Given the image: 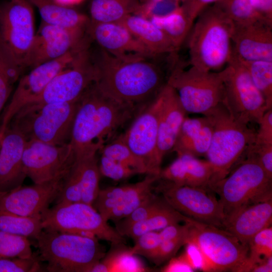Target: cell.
Returning a JSON list of instances; mask_svg holds the SVG:
<instances>
[{
	"mask_svg": "<svg viewBox=\"0 0 272 272\" xmlns=\"http://www.w3.org/2000/svg\"><path fill=\"white\" fill-rule=\"evenodd\" d=\"M91 53L94 83L106 95L141 109L152 102L167 84V76L155 58L115 56L99 47Z\"/></svg>",
	"mask_w": 272,
	"mask_h": 272,
	"instance_id": "6da1fadb",
	"label": "cell"
},
{
	"mask_svg": "<svg viewBox=\"0 0 272 272\" xmlns=\"http://www.w3.org/2000/svg\"><path fill=\"white\" fill-rule=\"evenodd\" d=\"M143 109L114 100L93 83L78 100L70 142L74 152L104 142Z\"/></svg>",
	"mask_w": 272,
	"mask_h": 272,
	"instance_id": "7a4b0ae2",
	"label": "cell"
},
{
	"mask_svg": "<svg viewBox=\"0 0 272 272\" xmlns=\"http://www.w3.org/2000/svg\"><path fill=\"white\" fill-rule=\"evenodd\" d=\"M195 21L187 37L189 64L216 72L232 57L234 23L215 4L203 9Z\"/></svg>",
	"mask_w": 272,
	"mask_h": 272,
	"instance_id": "3957f363",
	"label": "cell"
},
{
	"mask_svg": "<svg viewBox=\"0 0 272 272\" xmlns=\"http://www.w3.org/2000/svg\"><path fill=\"white\" fill-rule=\"evenodd\" d=\"M203 116L211 121L213 133L206 155L213 173L209 188L227 176L255 141L256 132L235 119L221 102Z\"/></svg>",
	"mask_w": 272,
	"mask_h": 272,
	"instance_id": "277c9868",
	"label": "cell"
},
{
	"mask_svg": "<svg viewBox=\"0 0 272 272\" xmlns=\"http://www.w3.org/2000/svg\"><path fill=\"white\" fill-rule=\"evenodd\" d=\"M41 259L53 272H89L105 255L98 238L43 230L36 238Z\"/></svg>",
	"mask_w": 272,
	"mask_h": 272,
	"instance_id": "5b68a950",
	"label": "cell"
},
{
	"mask_svg": "<svg viewBox=\"0 0 272 272\" xmlns=\"http://www.w3.org/2000/svg\"><path fill=\"white\" fill-rule=\"evenodd\" d=\"M243 156L227 176L210 188L219 195L225 220L245 206L271 198L272 178L253 154L247 150Z\"/></svg>",
	"mask_w": 272,
	"mask_h": 272,
	"instance_id": "8992f818",
	"label": "cell"
},
{
	"mask_svg": "<svg viewBox=\"0 0 272 272\" xmlns=\"http://www.w3.org/2000/svg\"><path fill=\"white\" fill-rule=\"evenodd\" d=\"M77 103L78 101L28 104L21 109L8 125L18 130L26 141L55 145L69 144Z\"/></svg>",
	"mask_w": 272,
	"mask_h": 272,
	"instance_id": "52a82bcc",
	"label": "cell"
},
{
	"mask_svg": "<svg viewBox=\"0 0 272 272\" xmlns=\"http://www.w3.org/2000/svg\"><path fill=\"white\" fill-rule=\"evenodd\" d=\"M167 83L177 92L187 113L203 115L223 101L222 70L205 71L192 66L185 70L181 63H172Z\"/></svg>",
	"mask_w": 272,
	"mask_h": 272,
	"instance_id": "ba28073f",
	"label": "cell"
},
{
	"mask_svg": "<svg viewBox=\"0 0 272 272\" xmlns=\"http://www.w3.org/2000/svg\"><path fill=\"white\" fill-rule=\"evenodd\" d=\"M43 230L77 234L123 244L121 234L111 227L93 207L83 202L56 203L41 216Z\"/></svg>",
	"mask_w": 272,
	"mask_h": 272,
	"instance_id": "9c48e42d",
	"label": "cell"
},
{
	"mask_svg": "<svg viewBox=\"0 0 272 272\" xmlns=\"http://www.w3.org/2000/svg\"><path fill=\"white\" fill-rule=\"evenodd\" d=\"M184 223L189 227L187 241L199 247L212 271H240L248 257V246L225 230L188 217Z\"/></svg>",
	"mask_w": 272,
	"mask_h": 272,
	"instance_id": "30bf717a",
	"label": "cell"
},
{
	"mask_svg": "<svg viewBox=\"0 0 272 272\" xmlns=\"http://www.w3.org/2000/svg\"><path fill=\"white\" fill-rule=\"evenodd\" d=\"M224 78V99L232 116L249 125L258 123L268 109L265 99L253 82L248 72L239 59L232 54L222 70Z\"/></svg>",
	"mask_w": 272,
	"mask_h": 272,
	"instance_id": "8fae6325",
	"label": "cell"
},
{
	"mask_svg": "<svg viewBox=\"0 0 272 272\" xmlns=\"http://www.w3.org/2000/svg\"><path fill=\"white\" fill-rule=\"evenodd\" d=\"M35 34L33 6L28 0L0 4V41L23 71Z\"/></svg>",
	"mask_w": 272,
	"mask_h": 272,
	"instance_id": "7c38bea8",
	"label": "cell"
},
{
	"mask_svg": "<svg viewBox=\"0 0 272 272\" xmlns=\"http://www.w3.org/2000/svg\"><path fill=\"white\" fill-rule=\"evenodd\" d=\"M158 180L160 182L155 189L173 209L197 221L223 228L226 218L223 207L206 189Z\"/></svg>",
	"mask_w": 272,
	"mask_h": 272,
	"instance_id": "4fadbf2b",
	"label": "cell"
},
{
	"mask_svg": "<svg viewBox=\"0 0 272 272\" xmlns=\"http://www.w3.org/2000/svg\"><path fill=\"white\" fill-rule=\"evenodd\" d=\"M94 79L91 52L88 47L81 50L73 61L56 75L41 94L29 104L77 101Z\"/></svg>",
	"mask_w": 272,
	"mask_h": 272,
	"instance_id": "5bb4252c",
	"label": "cell"
},
{
	"mask_svg": "<svg viewBox=\"0 0 272 272\" xmlns=\"http://www.w3.org/2000/svg\"><path fill=\"white\" fill-rule=\"evenodd\" d=\"M161 103L160 92L134 117L129 127L121 134L124 143L145 164L148 174L157 176L162 163L157 153L158 125Z\"/></svg>",
	"mask_w": 272,
	"mask_h": 272,
	"instance_id": "9a60e30c",
	"label": "cell"
},
{
	"mask_svg": "<svg viewBox=\"0 0 272 272\" xmlns=\"http://www.w3.org/2000/svg\"><path fill=\"white\" fill-rule=\"evenodd\" d=\"M74 158L70 143L55 145L28 141L23 154L24 171L34 183H42L64 177Z\"/></svg>",
	"mask_w": 272,
	"mask_h": 272,
	"instance_id": "2e32d148",
	"label": "cell"
},
{
	"mask_svg": "<svg viewBox=\"0 0 272 272\" xmlns=\"http://www.w3.org/2000/svg\"><path fill=\"white\" fill-rule=\"evenodd\" d=\"M87 28L69 29L42 22L35 32L26 60L25 69H32L90 45L92 40Z\"/></svg>",
	"mask_w": 272,
	"mask_h": 272,
	"instance_id": "e0dca14e",
	"label": "cell"
},
{
	"mask_svg": "<svg viewBox=\"0 0 272 272\" xmlns=\"http://www.w3.org/2000/svg\"><path fill=\"white\" fill-rule=\"evenodd\" d=\"M85 47L72 51L58 58L41 63L19 80L9 104L1 118L0 126L7 127L23 107L38 98L51 80L68 66Z\"/></svg>",
	"mask_w": 272,
	"mask_h": 272,
	"instance_id": "ac0fdd59",
	"label": "cell"
},
{
	"mask_svg": "<svg viewBox=\"0 0 272 272\" xmlns=\"http://www.w3.org/2000/svg\"><path fill=\"white\" fill-rule=\"evenodd\" d=\"M64 177L21 186L0 194V210L24 216L41 217L56 198Z\"/></svg>",
	"mask_w": 272,
	"mask_h": 272,
	"instance_id": "d6986e66",
	"label": "cell"
},
{
	"mask_svg": "<svg viewBox=\"0 0 272 272\" xmlns=\"http://www.w3.org/2000/svg\"><path fill=\"white\" fill-rule=\"evenodd\" d=\"M87 32L100 48L115 56L157 58L119 23H97L90 21Z\"/></svg>",
	"mask_w": 272,
	"mask_h": 272,
	"instance_id": "ffe728a7",
	"label": "cell"
},
{
	"mask_svg": "<svg viewBox=\"0 0 272 272\" xmlns=\"http://www.w3.org/2000/svg\"><path fill=\"white\" fill-rule=\"evenodd\" d=\"M232 54L246 61H272V26L257 21L234 23Z\"/></svg>",
	"mask_w": 272,
	"mask_h": 272,
	"instance_id": "44dd1931",
	"label": "cell"
},
{
	"mask_svg": "<svg viewBox=\"0 0 272 272\" xmlns=\"http://www.w3.org/2000/svg\"><path fill=\"white\" fill-rule=\"evenodd\" d=\"M26 143L18 130L7 126L0 148V194L22 186L27 177L23 164Z\"/></svg>",
	"mask_w": 272,
	"mask_h": 272,
	"instance_id": "7402d4cb",
	"label": "cell"
},
{
	"mask_svg": "<svg viewBox=\"0 0 272 272\" xmlns=\"http://www.w3.org/2000/svg\"><path fill=\"white\" fill-rule=\"evenodd\" d=\"M162 103L158 119L157 153L162 163L171 152L180 127L187 116L175 90L167 83L161 92Z\"/></svg>",
	"mask_w": 272,
	"mask_h": 272,
	"instance_id": "603a6c76",
	"label": "cell"
},
{
	"mask_svg": "<svg viewBox=\"0 0 272 272\" xmlns=\"http://www.w3.org/2000/svg\"><path fill=\"white\" fill-rule=\"evenodd\" d=\"M272 223L271 198L247 205L227 219L223 228L244 245Z\"/></svg>",
	"mask_w": 272,
	"mask_h": 272,
	"instance_id": "cb8c5ba5",
	"label": "cell"
},
{
	"mask_svg": "<svg viewBox=\"0 0 272 272\" xmlns=\"http://www.w3.org/2000/svg\"><path fill=\"white\" fill-rule=\"evenodd\" d=\"M177 155V158L165 168V178L177 185L209 188L213 173L210 162L188 154Z\"/></svg>",
	"mask_w": 272,
	"mask_h": 272,
	"instance_id": "d4e9b609",
	"label": "cell"
},
{
	"mask_svg": "<svg viewBox=\"0 0 272 272\" xmlns=\"http://www.w3.org/2000/svg\"><path fill=\"white\" fill-rule=\"evenodd\" d=\"M212 133V123L207 116L193 118L186 116L172 151L177 155L188 154L196 157L206 156Z\"/></svg>",
	"mask_w": 272,
	"mask_h": 272,
	"instance_id": "484cf974",
	"label": "cell"
},
{
	"mask_svg": "<svg viewBox=\"0 0 272 272\" xmlns=\"http://www.w3.org/2000/svg\"><path fill=\"white\" fill-rule=\"evenodd\" d=\"M117 23L124 27L155 57L176 54L178 51L166 35L148 19L132 14Z\"/></svg>",
	"mask_w": 272,
	"mask_h": 272,
	"instance_id": "4316f807",
	"label": "cell"
},
{
	"mask_svg": "<svg viewBox=\"0 0 272 272\" xmlns=\"http://www.w3.org/2000/svg\"><path fill=\"white\" fill-rule=\"evenodd\" d=\"M39 12L42 22L69 29L87 28L90 21L86 15L72 7L54 0H28Z\"/></svg>",
	"mask_w": 272,
	"mask_h": 272,
	"instance_id": "83f0119b",
	"label": "cell"
},
{
	"mask_svg": "<svg viewBox=\"0 0 272 272\" xmlns=\"http://www.w3.org/2000/svg\"><path fill=\"white\" fill-rule=\"evenodd\" d=\"M158 179L157 176L147 174L142 180L128 184L121 202L108 214L107 221L116 223L129 215L152 192L153 185Z\"/></svg>",
	"mask_w": 272,
	"mask_h": 272,
	"instance_id": "f1b7e54d",
	"label": "cell"
},
{
	"mask_svg": "<svg viewBox=\"0 0 272 272\" xmlns=\"http://www.w3.org/2000/svg\"><path fill=\"white\" fill-rule=\"evenodd\" d=\"M140 5L139 0H91L90 19L97 23H117L134 14Z\"/></svg>",
	"mask_w": 272,
	"mask_h": 272,
	"instance_id": "f546056e",
	"label": "cell"
},
{
	"mask_svg": "<svg viewBox=\"0 0 272 272\" xmlns=\"http://www.w3.org/2000/svg\"><path fill=\"white\" fill-rule=\"evenodd\" d=\"M187 218L165 201L149 217L133 225L124 231L122 235L127 236L134 241L139 236L146 232L160 231L171 224L185 222Z\"/></svg>",
	"mask_w": 272,
	"mask_h": 272,
	"instance_id": "4dcf8cb0",
	"label": "cell"
},
{
	"mask_svg": "<svg viewBox=\"0 0 272 272\" xmlns=\"http://www.w3.org/2000/svg\"><path fill=\"white\" fill-rule=\"evenodd\" d=\"M149 20L166 35L178 50L187 38L194 22L182 4L168 16Z\"/></svg>",
	"mask_w": 272,
	"mask_h": 272,
	"instance_id": "1f68e13d",
	"label": "cell"
},
{
	"mask_svg": "<svg viewBox=\"0 0 272 272\" xmlns=\"http://www.w3.org/2000/svg\"><path fill=\"white\" fill-rule=\"evenodd\" d=\"M134 255L130 248H116L95 263L89 272L148 271V268Z\"/></svg>",
	"mask_w": 272,
	"mask_h": 272,
	"instance_id": "d6a6232c",
	"label": "cell"
},
{
	"mask_svg": "<svg viewBox=\"0 0 272 272\" xmlns=\"http://www.w3.org/2000/svg\"><path fill=\"white\" fill-rule=\"evenodd\" d=\"M41 217H28L0 210V231L37 238L43 230Z\"/></svg>",
	"mask_w": 272,
	"mask_h": 272,
	"instance_id": "836d02e7",
	"label": "cell"
},
{
	"mask_svg": "<svg viewBox=\"0 0 272 272\" xmlns=\"http://www.w3.org/2000/svg\"><path fill=\"white\" fill-rule=\"evenodd\" d=\"M23 72L0 41V115L14 84Z\"/></svg>",
	"mask_w": 272,
	"mask_h": 272,
	"instance_id": "e575fe53",
	"label": "cell"
},
{
	"mask_svg": "<svg viewBox=\"0 0 272 272\" xmlns=\"http://www.w3.org/2000/svg\"><path fill=\"white\" fill-rule=\"evenodd\" d=\"M239 59L246 69L256 88L263 96L267 109H272V61Z\"/></svg>",
	"mask_w": 272,
	"mask_h": 272,
	"instance_id": "d590c367",
	"label": "cell"
},
{
	"mask_svg": "<svg viewBox=\"0 0 272 272\" xmlns=\"http://www.w3.org/2000/svg\"><path fill=\"white\" fill-rule=\"evenodd\" d=\"M248 254L240 271H251L253 267L265 258L272 256V227L258 232L248 243Z\"/></svg>",
	"mask_w": 272,
	"mask_h": 272,
	"instance_id": "8d00e7d4",
	"label": "cell"
},
{
	"mask_svg": "<svg viewBox=\"0 0 272 272\" xmlns=\"http://www.w3.org/2000/svg\"><path fill=\"white\" fill-rule=\"evenodd\" d=\"M101 155L117 161L135 170L138 174H148L144 162L128 148L121 135L100 149Z\"/></svg>",
	"mask_w": 272,
	"mask_h": 272,
	"instance_id": "74e56055",
	"label": "cell"
},
{
	"mask_svg": "<svg viewBox=\"0 0 272 272\" xmlns=\"http://www.w3.org/2000/svg\"><path fill=\"white\" fill-rule=\"evenodd\" d=\"M33 257L27 237L0 231V259Z\"/></svg>",
	"mask_w": 272,
	"mask_h": 272,
	"instance_id": "f35d334b",
	"label": "cell"
},
{
	"mask_svg": "<svg viewBox=\"0 0 272 272\" xmlns=\"http://www.w3.org/2000/svg\"><path fill=\"white\" fill-rule=\"evenodd\" d=\"M165 200L151 192L144 201L129 215L115 223L116 230L122 234L133 225L142 222L159 209Z\"/></svg>",
	"mask_w": 272,
	"mask_h": 272,
	"instance_id": "ab89813d",
	"label": "cell"
},
{
	"mask_svg": "<svg viewBox=\"0 0 272 272\" xmlns=\"http://www.w3.org/2000/svg\"><path fill=\"white\" fill-rule=\"evenodd\" d=\"M214 4L223 11L235 24L262 21L252 9L250 0H218Z\"/></svg>",
	"mask_w": 272,
	"mask_h": 272,
	"instance_id": "60d3db41",
	"label": "cell"
},
{
	"mask_svg": "<svg viewBox=\"0 0 272 272\" xmlns=\"http://www.w3.org/2000/svg\"><path fill=\"white\" fill-rule=\"evenodd\" d=\"M127 186L128 184L100 189L93 205L95 206V209L107 222L108 214L120 203Z\"/></svg>",
	"mask_w": 272,
	"mask_h": 272,
	"instance_id": "b9f144b4",
	"label": "cell"
},
{
	"mask_svg": "<svg viewBox=\"0 0 272 272\" xmlns=\"http://www.w3.org/2000/svg\"><path fill=\"white\" fill-rule=\"evenodd\" d=\"M182 0H157L150 3L141 4L133 14L150 20L168 16L178 9Z\"/></svg>",
	"mask_w": 272,
	"mask_h": 272,
	"instance_id": "7bdbcfd3",
	"label": "cell"
},
{
	"mask_svg": "<svg viewBox=\"0 0 272 272\" xmlns=\"http://www.w3.org/2000/svg\"><path fill=\"white\" fill-rule=\"evenodd\" d=\"M99 168L100 174L114 180L125 179L138 174L129 167L102 155Z\"/></svg>",
	"mask_w": 272,
	"mask_h": 272,
	"instance_id": "ee69618b",
	"label": "cell"
},
{
	"mask_svg": "<svg viewBox=\"0 0 272 272\" xmlns=\"http://www.w3.org/2000/svg\"><path fill=\"white\" fill-rule=\"evenodd\" d=\"M187 238L188 235L161 242L150 260L156 265L169 260L182 246L185 245Z\"/></svg>",
	"mask_w": 272,
	"mask_h": 272,
	"instance_id": "f6af8a7d",
	"label": "cell"
},
{
	"mask_svg": "<svg viewBox=\"0 0 272 272\" xmlns=\"http://www.w3.org/2000/svg\"><path fill=\"white\" fill-rule=\"evenodd\" d=\"M161 242L157 231L146 232L139 236L135 240L133 247L130 248L134 255H140L150 259Z\"/></svg>",
	"mask_w": 272,
	"mask_h": 272,
	"instance_id": "bcb514c9",
	"label": "cell"
},
{
	"mask_svg": "<svg viewBox=\"0 0 272 272\" xmlns=\"http://www.w3.org/2000/svg\"><path fill=\"white\" fill-rule=\"evenodd\" d=\"M39 269V263L34 256L28 258L0 259V272H31Z\"/></svg>",
	"mask_w": 272,
	"mask_h": 272,
	"instance_id": "7dc6e473",
	"label": "cell"
},
{
	"mask_svg": "<svg viewBox=\"0 0 272 272\" xmlns=\"http://www.w3.org/2000/svg\"><path fill=\"white\" fill-rule=\"evenodd\" d=\"M185 245V251L182 254L194 270L212 271L202 252L194 242L187 241Z\"/></svg>",
	"mask_w": 272,
	"mask_h": 272,
	"instance_id": "c3c4849f",
	"label": "cell"
},
{
	"mask_svg": "<svg viewBox=\"0 0 272 272\" xmlns=\"http://www.w3.org/2000/svg\"><path fill=\"white\" fill-rule=\"evenodd\" d=\"M247 150L254 155L265 173L272 178V144L254 142Z\"/></svg>",
	"mask_w": 272,
	"mask_h": 272,
	"instance_id": "681fc988",
	"label": "cell"
},
{
	"mask_svg": "<svg viewBox=\"0 0 272 272\" xmlns=\"http://www.w3.org/2000/svg\"><path fill=\"white\" fill-rule=\"evenodd\" d=\"M259 128L254 142L272 144V109L267 110L258 123Z\"/></svg>",
	"mask_w": 272,
	"mask_h": 272,
	"instance_id": "f907efd6",
	"label": "cell"
},
{
	"mask_svg": "<svg viewBox=\"0 0 272 272\" xmlns=\"http://www.w3.org/2000/svg\"><path fill=\"white\" fill-rule=\"evenodd\" d=\"M250 3L259 19L272 26V0H250Z\"/></svg>",
	"mask_w": 272,
	"mask_h": 272,
	"instance_id": "816d5d0a",
	"label": "cell"
},
{
	"mask_svg": "<svg viewBox=\"0 0 272 272\" xmlns=\"http://www.w3.org/2000/svg\"><path fill=\"white\" fill-rule=\"evenodd\" d=\"M188 230V225L186 223L183 225L175 223L167 226L160 230L159 233L162 242L187 235Z\"/></svg>",
	"mask_w": 272,
	"mask_h": 272,
	"instance_id": "f5cc1de1",
	"label": "cell"
},
{
	"mask_svg": "<svg viewBox=\"0 0 272 272\" xmlns=\"http://www.w3.org/2000/svg\"><path fill=\"white\" fill-rule=\"evenodd\" d=\"M218 0H185L182 4L190 18L195 21L201 11Z\"/></svg>",
	"mask_w": 272,
	"mask_h": 272,
	"instance_id": "db71d44e",
	"label": "cell"
},
{
	"mask_svg": "<svg viewBox=\"0 0 272 272\" xmlns=\"http://www.w3.org/2000/svg\"><path fill=\"white\" fill-rule=\"evenodd\" d=\"M164 272H192L194 270L187 262L182 254L169 259V262L163 267Z\"/></svg>",
	"mask_w": 272,
	"mask_h": 272,
	"instance_id": "11a10c76",
	"label": "cell"
},
{
	"mask_svg": "<svg viewBox=\"0 0 272 272\" xmlns=\"http://www.w3.org/2000/svg\"><path fill=\"white\" fill-rule=\"evenodd\" d=\"M252 272H271L272 271V256L265 258L261 262L256 264L252 269Z\"/></svg>",
	"mask_w": 272,
	"mask_h": 272,
	"instance_id": "9f6ffc18",
	"label": "cell"
},
{
	"mask_svg": "<svg viewBox=\"0 0 272 272\" xmlns=\"http://www.w3.org/2000/svg\"><path fill=\"white\" fill-rule=\"evenodd\" d=\"M57 3L61 5L68 6L73 7V6L78 5L84 0H54Z\"/></svg>",
	"mask_w": 272,
	"mask_h": 272,
	"instance_id": "6f0895ef",
	"label": "cell"
},
{
	"mask_svg": "<svg viewBox=\"0 0 272 272\" xmlns=\"http://www.w3.org/2000/svg\"><path fill=\"white\" fill-rule=\"evenodd\" d=\"M6 128V127L3 126H0V148Z\"/></svg>",
	"mask_w": 272,
	"mask_h": 272,
	"instance_id": "680465c9",
	"label": "cell"
},
{
	"mask_svg": "<svg viewBox=\"0 0 272 272\" xmlns=\"http://www.w3.org/2000/svg\"><path fill=\"white\" fill-rule=\"evenodd\" d=\"M157 0H139V2L141 4H148L154 1H156ZM183 2H184L185 0H182Z\"/></svg>",
	"mask_w": 272,
	"mask_h": 272,
	"instance_id": "91938a15",
	"label": "cell"
},
{
	"mask_svg": "<svg viewBox=\"0 0 272 272\" xmlns=\"http://www.w3.org/2000/svg\"><path fill=\"white\" fill-rule=\"evenodd\" d=\"M6 1H9V0H6Z\"/></svg>",
	"mask_w": 272,
	"mask_h": 272,
	"instance_id": "94428289",
	"label": "cell"
}]
</instances>
